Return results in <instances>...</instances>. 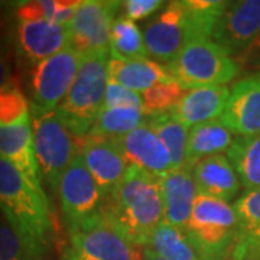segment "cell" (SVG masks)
Segmentation results:
<instances>
[{
    "label": "cell",
    "mask_w": 260,
    "mask_h": 260,
    "mask_svg": "<svg viewBox=\"0 0 260 260\" xmlns=\"http://www.w3.org/2000/svg\"><path fill=\"white\" fill-rule=\"evenodd\" d=\"M16 42L20 54L34 65L70 47L68 26L45 19L18 20Z\"/></svg>",
    "instance_id": "cell-16"
},
{
    "label": "cell",
    "mask_w": 260,
    "mask_h": 260,
    "mask_svg": "<svg viewBox=\"0 0 260 260\" xmlns=\"http://www.w3.org/2000/svg\"><path fill=\"white\" fill-rule=\"evenodd\" d=\"M100 211L132 244L148 246L165 221L158 177L130 165L120 184L104 197Z\"/></svg>",
    "instance_id": "cell-1"
},
{
    "label": "cell",
    "mask_w": 260,
    "mask_h": 260,
    "mask_svg": "<svg viewBox=\"0 0 260 260\" xmlns=\"http://www.w3.org/2000/svg\"><path fill=\"white\" fill-rule=\"evenodd\" d=\"M211 41L233 58L259 47L260 0L229 2L214 28Z\"/></svg>",
    "instance_id": "cell-11"
},
{
    "label": "cell",
    "mask_w": 260,
    "mask_h": 260,
    "mask_svg": "<svg viewBox=\"0 0 260 260\" xmlns=\"http://www.w3.org/2000/svg\"><path fill=\"white\" fill-rule=\"evenodd\" d=\"M197 192L230 203L242 189L230 159L225 153H217L198 160L192 168Z\"/></svg>",
    "instance_id": "cell-19"
},
{
    "label": "cell",
    "mask_w": 260,
    "mask_h": 260,
    "mask_svg": "<svg viewBox=\"0 0 260 260\" xmlns=\"http://www.w3.org/2000/svg\"><path fill=\"white\" fill-rule=\"evenodd\" d=\"M148 246L167 260H203L185 232L165 221L153 233Z\"/></svg>",
    "instance_id": "cell-27"
},
{
    "label": "cell",
    "mask_w": 260,
    "mask_h": 260,
    "mask_svg": "<svg viewBox=\"0 0 260 260\" xmlns=\"http://www.w3.org/2000/svg\"><path fill=\"white\" fill-rule=\"evenodd\" d=\"M0 214L29 242L47 250L54 224L45 192L29 184L9 160L0 158Z\"/></svg>",
    "instance_id": "cell-3"
},
{
    "label": "cell",
    "mask_w": 260,
    "mask_h": 260,
    "mask_svg": "<svg viewBox=\"0 0 260 260\" xmlns=\"http://www.w3.org/2000/svg\"><path fill=\"white\" fill-rule=\"evenodd\" d=\"M124 107L142 109L143 107L142 94L132 91L116 81L109 80L103 109H124Z\"/></svg>",
    "instance_id": "cell-33"
},
{
    "label": "cell",
    "mask_w": 260,
    "mask_h": 260,
    "mask_svg": "<svg viewBox=\"0 0 260 260\" xmlns=\"http://www.w3.org/2000/svg\"><path fill=\"white\" fill-rule=\"evenodd\" d=\"M112 140L129 165L140 168L156 177L174 169L168 149L148 121L127 135Z\"/></svg>",
    "instance_id": "cell-14"
},
{
    "label": "cell",
    "mask_w": 260,
    "mask_h": 260,
    "mask_svg": "<svg viewBox=\"0 0 260 260\" xmlns=\"http://www.w3.org/2000/svg\"><path fill=\"white\" fill-rule=\"evenodd\" d=\"M81 158L104 197L120 184L130 167L113 140L107 138H85Z\"/></svg>",
    "instance_id": "cell-15"
},
{
    "label": "cell",
    "mask_w": 260,
    "mask_h": 260,
    "mask_svg": "<svg viewBox=\"0 0 260 260\" xmlns=\"http://www.w3.org/2000/svg\"><path fill=\"white\" fill-rule=\"evenodd\" d=\"M30 116V104L16 78L0 90V126H12Z\"/></svg>",
    "instance_id": "cell-31"
},
{
    "label": "cell",
    "mask_w": 260,
    "mask_h": 260,
    "mask_svg": "<svg viewBox=\"0 0 260 260\" xmlns=\"http://www.w3.org/2000/svg\"><path fill=\"white\" fill-rule=\"evenodd\" d=\"M10 78V67L8 64V61L0 55V90L8 84Z\"/></svg>",
    "instance_id": "cell-35"
},
{
    "label": "cell",
    "mask_w": 260,
    "mask_h": 260,
    "mask_svg": "<svg viewBox=\"0 0 260 260\" xmlns=\"http://www.w3.org/2000/svg\"><path fill=\"white\" fill-rule=\"evenodd\" d=\"M83 62L74 48L67 47L61 52L34 65L30 74V114L55 112L62 103Z\"/></svg>",
    "instance_id": "cell-8"
},
{
    "label": "cell",
    "mask_w": 260,
    "mask_h": 260,
    "mask_svg": "<svg viewBox=\"0 0 260 260\" xmlns=\"http://www.w3.org/2000/svg\"><path fill=\"white\" fill-rule=\"evenodd\" d=\"M230 260H260V254H249V253H236V251H233Z\"/></svg>",
    "instance_id": "cell-37"
},
{
    "label": "cell",
    "mask_w": 260,
    "mask_h": 260,
    "mask_svg": "<svg viewBox=\"0 0 260 260\" xmlns=\"http://www.w3.org/2000/svg\"><path fill=\"white\" fill-rule=\"evenodd\" d=\"M143 256H145V260H167L153 249H150L149 246H143Z\"/></svg>",
    "instance_id": "cell-36"
},
{
    "label": "cell",
    "mask_w": 260,
    "mask_h": 260,
    "mask_svg": "<svg viewBox=\"0 0 260 260\" xmlns=\"http://www.w3.org/2000/svg\"><path fill=\"white\" fill-rule=\"evenodd\" d=\"M65 260H132L133 244L99 211L68 227Z\"/></svg>",
    "instance_id": "cell-9"
},
{
    "label": "cell",
    "mask_w": 260,
    "mask_h": 260,
    "mask_svg": "<svg viewBox=\"0 0 260 260\" xmlns=\"http://www.w3.org/2000/svg\"><path fill=\"white\" fill-rule=\"evenodd\" d=\"M148 124L155 130L159 139L162 140V143L168 149L174 169L185 167L186 142L189 127L178 121L169 113L148 119Z\"/></svg>",
    "instance_id": "cell-28"
},
{
    "label": "cell",
    "mask_w": 260,
    "mask_h": 260,
    "mask_svg": "<svg viewBox=\"0 0 260 260\" xmlns=\"http://www.w3.org/2000/svg\"><path fill=\"white\" fill-rule=\"evenodd\" d=\"M121 5L116 0H83L67 25L70 47L83 56L110 54L113 23Z\"/></svg>",
    "instance_id": "cell-10"
},
{
    "label": "cell",
    "mask_w": 260,
    "mask_h": 260,
    "mask_svg": "<svg viewBox=\"0 0 260 260\" xmlns=\"http://www.w3.org/2000/svg\"><path fill=\"white\" fill-rule=\"evenodd\" d=\"M230 97L227 85H214L186 90L182 99L169 113L178 121L192 127L204 121L220 119Z\"/></svg>",
    "instance_id": "cell-20"
},
{
    "label": "cell",
    "mask_w": 260,
    "mask_h": 260,
    "mask_svg": "<svg viewBox=\"0 0 260 260\" xmlns=\"http://www.w3.org/2000/svg\"><path fill=\"white\" fill-rule=\"evenodd\" d=\"M32 136L42 178L58 192L59 181L80 153L84 140L65 126L55 112L32 114Z\"/></svg>",
    "instance_id": "cell-7"
},
{
    "label": "cell",
    "mask_w": 260,
    "mask_h": 260,
    "mask_svg": "<svg viewBox=\"0 0 260 260\" xmlns=\"http://www.w3.org/2000/svg\"><path fill=\"white\" fill-rule=\"evenodd\" d=\"M246 191L260 189V133L254 136H236L225 152Z\"/></svg>",
    "instance_id": "cell-24"
},
{
    "label": "cell",
    "mask_w": 260,
    "mask_h": 260,
    "mask_svg": "<svg viewBox=\"0 0 260 260\" xmlns=\"http://www.w3.org/2000/svg\"><path fill=\"white\" fill-rule=\"evenodd\" d=\"M237 240L233 251L260 254V189L244 191L233 204Z\"/></svg>",
    "instance_id": "cell-23"
},
{
    "label": "cell",
    "mask_w": 260,
    "mask_h": 260,
    "mask_svg": "<svg viewBox=\"0 0 260 260\" xmlns=\"http://www.w3.org/2000/svg\"><path fill=\"white\" fill-rule=\"evenodd\" d=\"M109 75L113 81L140 94L158 84L174 81L167 67H162L155 59L149 58L132 61L110 58Z\"/></svg>",
    "instance_id": "cell-21"
},
{
    "label": "cell",
    "mask_w": 260,
    "mask_h": 260,
    "mask_svg": "<svg viewBox=\"0 0 260 260\" xmlns=\"http://www.w3.org/2000/svg\"><path fill=\"white\" fill-rule=\"evenodd\" d=\"M146 119L148 116L145 114L143 109H102L88 136L107 139L120 138L146 124Z\"/></svg>",
    "instance_id": "cell-25"
},
{
    "label": "cell",
    "mask_w": 260,
    "mask_h": 260,
    "mask_svg": "<svg viewBox=\"0 0 260 260\" xmlns=\"http://www.w3.org/2000/svg\"><path fill=\"white\" fill-rule=\"evenodd\" d=\"M162 0H126L123 2L124 16L130 20H140L150 16L156 10L160 9Z\"/></svg>",
    "instance_id": "cell-34"
},
{
    "label": "cell",
    "mask_w": 260,
    "mask_h": 260,
    "mask_svg": "<svg viewBox=\"0 0 260 260\" xmlns=\"http://www.w3.org/2000/svg\"><path fill=\"white\" fill-rule=\"evenodd\" d=\"M132 260H145L143 256V246H135L133 244V256Z\"/></svg>",
    "instance_id": "cell-38"
},
{
    "label": "cell",
    "mask_w": 260,
    "mask_h": 260,
    "mask_svg": "<svg viewBox=\"0 0 260 260\" xmlns=\"http://www.w3.org/2000/svg\"><path fill=\"white\" fill-rule=\"evenodd\" d=\"M184 232L203 260H230L237 240V217L233 205L198 194Z\"/></svg>",
    "instance_id": "cell-5"
},
{
    "label": "cell",
    "mask_w": 260,
    "mask_h": 260,
    "mask_svg": "<svg viewBox=\"0 0 260 260\" xmlns=\"http://www.w3.org/2000/svg\"><path fill=\"white\" fill-rule=\"evenodd\" d=\"M234 139L236 135L220 119L204 121L189 127L184 168L192 169L198 160L227 152Z\"/></svg>",
    "instance_id": "cell-22"
},
{
    "label": "cell",
    "mask_w": 260,
    "mask_h": 260,
    "mask_svg": "<svg viewBox=\"0 0 260 260\" xmlns=\"http://www.w3.org/2000/svg\"><path fill=\"white\" fill-rule=\"evenodd\" d=\"M110 54L83 56V62L62 103L55 113L78 139L84 140L104 106Z\"/></svg>",
    "instance_id": "cell-4"
},
{
    "label": "cell",
    "mask_w": 260,
    "mask_h": 260,
    "mask_svg": "<svg viewBox=\"0 0 260 260\" xmlns=\"http://www.w3.org/2000/svg\"><path fill=\"white\" fill-rule=\"evenodd\" d=\"M0 158L9 160L23 174L30 185L45 192L34 149L30 116L12 126H0Z\"/></svg>",
    "instance_id": "cell-17"
},
{
    "label": "cell",
    "mask_w": 260,
    "mask_h": 260,
    "mask_svg": "<svg viewBox=\"0 0 260 260\" xmlns=\"http://www.w3.org/2000/svg\"><path fill=\"white\" fill-rule=\"evenodd\" d=\"M223 0L169 2L162 13L143 29L148 55L169 64L184 48L197 39H211L213 30L227 8Z\"/></svg>",
    "instance_id": "cell-2"
},
{
    "label": "cell",
    "mask_w": 260,
    "mask_h": 260,
    "mask_svg": "<svg viewBox=\"0 0 260 260\" xmlns=\"http://www.w3.org/2000/svg\"><path fill=\"white\" fill-rule=\"evenodd\" d=\"M58 194L68 227L81 223L102 210L104 195L85 167L81 153L65 171L59 181Z\"/></svg>",
    "instance_id": "cell-12"
},
{
    "label": "cell",
    "mask_w": 260,
    "mask_h": 260,
    "mask_svg": "<svg viewBox=\"0 0 260 260\" xmlns=\"http://www.w3.org/2000/svg\"><path fill=\"white\" fill-rule=\"evenodd\" d=\"M185 91V88H182L175 80L169 83L158 84L142 93V109L149 119L171 113L178 102L182 99Z\"/></svg>",
    "instance_id": "cell-30"
},
{
    "label": "cell",
    "mask_w": 260,
    "mask_h": 260,
    "mask_svg": "<svg viewBox=\"0 0 260 260\" xmlns=\"http://www.w3.org/2000/svg\"><path fill=\"white\" fill-rule=\"evenodd\" d=\"M167 70L185 90L225 85L240 73L236 59L211 39L189 42L167 65Z\"/></svg>",
    "instance_id": "cell-6"
},
{
    "label": "cell",
    "mask_w": 260,
    "mask_h": 260,
    "mask_svg": "<svg viewBox=\"0 0 260 260\" xmlns=\"http://www.w3.org/2000/svg\"><path fill=\"white\" fill-rule=\"evenodd\" d=\"M158 179L164 203L165 223L185 230L194 208L195 198L198 195L192 177V169H172L158 177Z\"/></svg>",
    "instance_id": "cell-18"
},
{
    "label": "cell",
    "mask_w": 260,
    "mask_h": 260,
    "mask_svg": "<svg viewBox=\"0 0 260 260\" xmlns=\"http://www.w3.org/2000/svg\"><path fill=\"white\" fill-rule=\"evenodd\" d=\"M110 56L116 59H146L149 58L145 47L143 32L139 26L124 15L114 20L110 37Z\"/></svg>",
    "instance_id": "cell-26"
},
{
    "label": "cell",
    "mask_w": 260,
    "mask_h": 260,
    "mask_svg": "<svg viewBox=\"0 0 260 260\" xmlns=\"http://www.w3.org/2000/svg\"><path fill=\"white\" fill-rule=\"evenodd\" d=\"M80 3L75 0H38L42 19L64 26L73 20Z\"/></svg>",
    "instance_id": "cell-32"
},
{
    "label": "cell",
    "mask_w": 260,
    "mask_h": 260,
    "mask_svg": "<svg viewBox=\"0 0 260 260\" xmlns=\"http://www.w3.org/2000/svg\"><path fill=\"white\" fill-rule=\"evenodd\" d=\"M220 120L236 136L260 133V73L247 75L233 85Z\"/></svg>",
    "instance_id": "cell-13"
},
{
    "label": "cell",
    "mask_w": 260,
    "mask_h": 260,
    "mask_svg": "<svg viewBox=\"0 0 260 260\" xmlns=\"http://www.w3.org/2000/svg\"><path fill=\"white\" fill-rule=\"evenodd\" d=\"M47 250L22 237L0 214V260H44Z\"/></svg>",
    "instance_id": "cell-29"
}]
</instances>
